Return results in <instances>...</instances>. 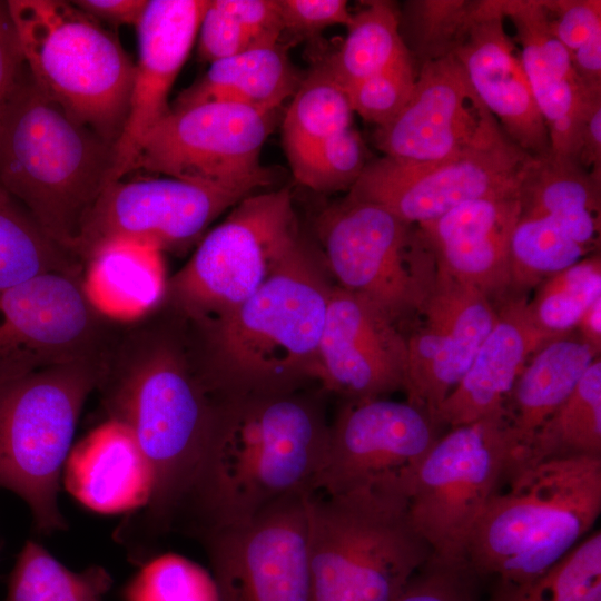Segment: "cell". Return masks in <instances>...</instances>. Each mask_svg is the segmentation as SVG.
<instances>
[{
	"label": "cell",
	"instance_id": "74e56055",
	"mask_svg": "<svg viewBox=\"0 0 601 601\" xmlns=\"http://www.w3.org/2000/svg\"><path fill=\"white\" fill-rule=\"evenodd\" d=\"M600 297L601 260L593 255L541 283L529 307L543 331L560 337L575 328L584 311Z\"/></svg>",
	"mask_w": 601,
	"mask_h": 601
},
{
	"label": "cell",
	"instance_id": "ffe728a7",
	"mask_svg": "<svg viewBox=\"0 0 601 601\" xmlns=\"http://www.w3.org/2000/svg\"><path fill=\"white\" fill-rule=\"evenodd\" d=\"M491 114L481 104L454 55L423 62L400 114L376 127L384 156L432 162L464 149Z\"/></svg>",
	"mask_w": 601,
	"mask_h": 601
},
{
	"label": "cell",
	"instance_id": "e0dca14e",
	"mask_svg": "<svg viewBox=\"0 0 601 601\" xmlns=\"http://www.w3.org/2000/svg\"><path fill=\"white\" fill-rule=\"evenodd\" d=\"M248 195L173 177L111 181L85 221L76 255L85 263L96 246L115 238L142 242L161 252L185 249Z\"/></svg>",
	"mask_w": 601,
	"mask_h": 601
},
{
	"label": "cell",
	"instance_id": "9c48e42d",
	"mask_svg": "<svg viewBox=\"0 0 601 601\" xmlns=\"http://www.w3.org/2000/svg\"><path fill=\"white\" fill-rule=\"evenodd\" d=\"M299 240L288 188L250 194L199 240L166 297L205 327L252 296Z\"/></svg>",
	"mask_w": 601,
	"mask_h": 601
},
{
	"label": "cell",
	"instance_id": "d590c367",
	"mask_svg": "<svg viewBox=\"0 0 601 601\" xmlns=\"http://www.w3.org/2000/svg\"><path fill=\"white\" fill-rule=\"evenodd\" d=\"M485 601H601L600 530L532 578L519 582L494 581Z\"/></svg>",
	"mask_w": 601,
	"mask_h": 601
},
{
	"label": "cell",
	"instance_id": "f35d334b",
	"mask_svg": "<svg viewBox=\"0 0 601 601\" xmlns=\"http://www.w3.org/2000/svg\"><path fill=\"white\" fill-rule=\"evenodd\" d=\"M477 2L424 0L405 4L400 23L405 24L411 50L422 63L453 55L475 16Z\"/></svg>",
	"mask_w": 601,
	"mask_h": 601
},
{
	"label": "cell",
	"instance_id": "ac0fdd59",
	"mask_svg": "<svg viewBox=\"0 0 601 601\" xmlns=\"http://www.w3.org/2000/svg\"><path fill=\"white\" fill-rule=\"evenodd\" d=\"M415 315L418 325L405 336L403 391L407 402L434 418L493 328L497 308L486 295L437 268L434 286Z\"/></svg>",
	"mask_w": 601,
	"mask_h": 601
},
{
	"label": "cell",
	"instance_id": "30bf717a",
	"mask_svg": "<svg viewBox=\"0 0 601 601\" xmlns=\"http://www.w3.org/2000/svg\"><path fill=\"white\" fill-rule=\"evenodd\" d=\"M515 451L503 414L450 427L415 470L406 493L412 523L432 554L466 564L470 535Z\"/></svg>",
	"mask_w": 601,
	"mask_h": 601
},
{
	"label": "cell",
	"instance_id": "44dd1931",
	"mask_svg": "<svg viewBox=\"0 0 601 601\" xmlns=\"http://www.w3.org/2000/svg\"><path fill=\"white\" fill-rule=\"evenodd\" d=\"M208 1L147 2L136 27L139 58L128 116L114 146L111 181L130 174L144 138L170 111V89L191 50Z\"/></svg>",
	"mask_w": 601,
	"mask_h": 601
},
{
	"label": "cell",
	"instance_id": "b9f144b4",
	"mask_svg": "<svg viewBox=\"0 0 601 601\" xmlns=\"http://www.w3.org/2000/svg\"><path fill=\"white\" fill-rule=\"evenodd\" d=\"M415 79L413 59H407L345 88V92L353 112L381 127L404 108Z\"/></svg>",
	"mask_w": 601,
	"mask_h": 601
},
{
	"label": "cell",
	"instance_id": "7dc6e473",
	"mask_svg": "<svg viewBox=\"0 0 601 601\" xmlns=\"http://www.w3.org/2000/svg\"><path fill=\"white\" fill-rule=\"evenodd\" d=\"M250 37L253 45L278 42L283 32L278 0H215Z\"/></svg>",
	"mask_w": 601,
	"mask_h": 601
},
{
	"label": "cell",
	"instance_id": "f1b7e54d",
	"mask_svg": "<svg viewBox=\"0 0 601 601\" xmlns=\"http://www.w3.org/2000/svg\"><path fill=\"white\" fill-rule=\"evenodd\" d=\"M303 77L279 42L254 45L210 63L206 73L181 91L170 109L225 101L274 111L296 92Z\"/></svg>",
	"mask_w": 601,
	"mask_h": 601
},
{
	"label": "cell",
	"instance_id": "277c9868",
	"mask_svg": "<svg viewBox=\"0 0 601 601\" xmlns=\"http://www.w3.org/2000/svg\"><path fill=\"white\" fill-rule=\"evenodd\" d=\"M331 289L300 238L252 296L205 326L214 361L210 387L233 397L283 393L296 378H316Z\"/></svg>",
	"mask_w": 601,
	"mask_h": 601
},
{
	"label": "cell",
	"instance_id": "603a6c76",
	"mask_svg": "<svg viewBox=\"0 0 601 601\" xmlns=\"http://www.w3.org/2000/svg\"><path fill=\"white\" fill-rule=\"evenodd\" d=\"M519 194L464 203L418 225L437 268L491 300L510 292V243L520 219Z\"/></svg>",
	"mask_w": 601,
	"mask_h": 601
},
{
	"label": "cell",
	"instance_id": "ba28073f",
	"mask_svg": "<svg viewBox=\"0 0 601 601\" xmlns=\"http://www.w3.org/2000/svg\"><path fill=\"white\" fill-rule=\"evenodd\" d=\"M102 355L0 381V489L26 502L42 534L67 528L60 476L82 407L99 386Z\"/></svg>",
	"mask_w": 601,
	"mask_h": 601
},
{
	"label": "cell",
	"instance_id": "f907efd6",
	"mask_svg": "<svg viewBox=\"0 0 601 601\" xmlns=\"http://www.w3.org/2000/svg\"><path fill=\"white\" fill-rule=\"evenodd\" d=\"M148 1L145 0H77L72 1L80 10L114 26H135L139 23Z\"/></svg>",
	"mask_w": 601,
	"mask_h": 601
},
{
	"label": "cell",
	"instance_id": "5bb4252c",
	"mask_svg": "<svg viewBox=\"0 0 601 601\" xmlns=\"http://www.w3.org/2000/svg\"><path fill=\"white\" fill-rule=\"evenodd\" d=\"M309 494L201 532L219 601H309Z\"/></svg>",
	"mask_w": 601,
	"mask_h": 601
},
{
	"label": "cell",
	"instance_id": "836d02e7",
	"mask_svg": "<svg viewBox=\"0 0 601 601\" xmlns=\"http://www.w3.org/2000/svg\"><path fill=\"white\" fill-rule=\"evenodd\" d=\"M111 584L102 566L73 572L41 544L28 541L10 573L4 601H102Z\"/></svg>",
	"mask_w": 601,
	"mask_h": 601
},
{
	"label": "cell",
	"instance_id": "1f68e13d",
	"mask_svg": "<svg viewBox=\"0 0 601 601\" xmlns=\"http://www.w3.org/2000/svg\"><path fill=\"white\" fill-rule=\"evenodd\" d=\"M339 49L322 60L345 89L398 62L412 59L400 30V12L391 1H371L352 16Z\"/></svg>",
	"mask_w": 601,
	"mask_h": 601
},
{
	"label": "cell",
	"instance_id": "d6a6232c",
	"mask_svg": "<svg viewBox=\"0 0 601 601\" xmlns=\"http://www.w3.org/2000/svg\"><path fill=\"white\" fill-rule=\"evenodd\" d=\"M82 270V262L48 237L0 187V290L46 273Z\"/></svg>",
	"mask_w": 601,
	"mask_h": 601
},
{
	"label": "cell",
	"instance_id": "c3c4849f",
	"mask_svg": "<svg viewBox=\"0 0 601 601\" xmlns=\"http://www.w3.org/2000/svg\"><path fill=\"white\" fill-rule=\"evenodd\" d=\"M575 164L601 179V89L585 90L580 118Z\"/></svg>",
	"mask_w": 601,
	"mask_h": 601
},
{
	"label": "cell",
	"instance_id": "2e32d148",
	"mask_svg": "<svg viewBox=\"0 0 601 601\" xmlns=\"http://www.w3.org/2000/svg\"><path fill=\"white\" fill-rule=\"evenodd\" d=\"M442 426L423 408L382 397L353 400L328 430L314 492L397 481L405 490Z\"/></svg>",
	"mask_w": 601,
	"mask_h": 601
},
{
	"label": "cell",
	"instance_id": "9a60e30c",
	"mask_svg": "<svg viewBox=\"0 0 601 601\" xmlns=\"http://www.w3.org/2000/svg\"><path fill=\"white\" fill-rule=\"evenodd\" d=\"M82 274L46 273L0 290V381L100 354L101 317Z\"/></svg>",
	"mask_w": 601,
	"mask_h": 601
},
{
	"label": "cell",
	"instance_id": "4fadbf2b",
	"mask_svg": "<svg viewBox=\"0 0 601 601\" xmlns=\"http://www.w3.org/2000/svg\"><path fill=\"white\" fill-rule=\"evenodd\" d=\"M273 119L274 111L225 101L170 109L144 138L130 173L253 194L275 176L259 160Z\"/></svg>",
	"mask_w": 601,
	"mask_h": 601
},
{
	"label": "cell",
	"instance_id": "681fc988",
	"mask_svg": "<svg viewBox=\"0 0 601 601\" xmlns=\"http://www.w3.org/2000/svg\"><path fill=\"white\" fill-rule=\"evenodd\" d=\"M24 68L7 1H0V121Z\"/></svg>",
	"mask_w": 601,
	"mask_h": 601
},
{
	"label": "cell",
	"instance_id": "e575fe53",
	"mask_svg": "<svg viewBox=\"0 0 601 601\" xmlns=\"http://www.w3.org/2000/svg\"><path fill=\"white\" fill-rule=\"evenodd\" d=\"M520 218L600 214L601 179L551 152L533 157L519 188Z\"/></svg>",
	"mask_w": 601,
	"mask_h": 601
},
{
	"label": "cell",
	"instance_id": "4dcf8cb0",
	"mask_svg": "<svg viewBox=\"0 0 601 601\" xmlns=\"http://www.w3.org/2000/svg\"><path fill=\"white\" fill-rule=\"evenodd\" d=\"M352 119L345 89L318 61L303 77L283 120V145L293 173L324 141L352 127Z\"/></svg>",
	"mask_w": 601,
	"mask_h": 601
},
{
	"label": "cell",
	"instance_id": "7402d4cb",
	"mask_svg": "<svg viewBox=\"0 0 601 601\" xmlns=\"http://www.w3.org/2000/svg\"><path fill=\"white\" fill-rule=\"evenodd\" d=\"M504 20L499 0L479 1L453 55L481 104L508 137L530 156L543 157L550 154L549 132Z\"/></svg>",
	"mask_w": 601,
	"mask_h": 601
},
{
	"label": "cell",
	"instance_id": "484cf974",
	"mask_svg": "<svg viewBox=\"0 0 601 601\" xmlns=\"http://www.w3.org/2000/svg\"><path fill=\"white\" fill-rule=\"evenodd\" d=\"M62 472L69 493L99 513L136 512L152 491L151 467L137 440L112 418L71 447Z\"/></svg>",
	"mask_w": 601,
	"mask_h": 601
},
{
	"label": "cell",
	"instance_id": "52a82bcc",
	"mask_svg": "<svg viewBox=\"0 0 601 601\" xmlns=\"http://www.w3.org/2000/svg\"><path fill=\"white\" fill-rule=\"evenodd\" d=\"M7 6L37 87L115 146L136 68L117 36L72 1L9 0Z\"/></svg>",
	"mask_w": 601,
	"mask_h": 601
},
{
	"label": "cell",
	"instance_id": "bcb514c9",
	"mask_svg": "<svg viewBox=\"0 0 601 601\" xmlns=\"http://www.w3.org/2000/svg\"><path fill=\"white\" fill-rule=\"evenodd\" d=\"M283 31L298 38L317 37L326 28L348 26L352 13L344 0H278Z\"/></svg>",
	"mask_w": 601,
	"mask_h": 601
},
{
	"label": "cell",
	"instance_id": "6da1fadb",
	"mask_svg": "<svg viewBox=\"0 0 601 601\" xmlns=\"http://www.w3.org/2000/svg\"><path fill=\"white\" fill-rule=\"evenodd\" d=\"M98 388L109 418L134 434L152 472L148 503L116 531L131 560H149V545L178 513L190 509L213 437L217 403L173 344L134 332L104 351Z\"/></svg>",
	"mask_w": 601,
	"mask_h": 601
},
{
	"label": "cell",
	"instance_id": "d4e9b609",
	"mask_svg": "<svg viewBox=\"0 0 601 601\" xmlns=\"http://www.w3.org/2000/svg\"><path fill=\"white\" fill-rule=\"evenodd\" d=\"M512 22L521 63L549 132L550 152L575 162L584 104L570 52L553 33L542 0H499Z\"/></svg>",
	"mask_w": 601,
	"mask_h": 601
},
{
	"label": "cell",
	"instance_id": "83f0119b",
	"mask_svg": "<svg viewBox=\"0 0 601 601\" xmlns=\"http://www.w3.org/2000/svg\"><path fill=\"white\" fill-rule=\"evenodd\" d=\"M598 357L599 354L581 338L561 336L546 342L531 356L503 410L515 446L512 461L572 394Z\"/></svg>",
	"mask_w": 601,
	"mask_h": 601
},
{
	"label": "cell",
	"instance_id": "8fae6325",
	"mask_svg": "<svg viewBox=\"0 0 601 601\" xmlns=\"http://www.w3.org/2000/svg\"><path fill=\"white\" fill-rule=\"evenodd\" d=\"M317 234L338 286L394 323L415 315L434 286L437 264L424 234L383 206L346 196L319 216Z\"/></svg>",
	"mask_w": 601,
	"mask_h": 601
},
{
	"label": "cell",
	"instance_id": "d6986e66",
	"mask_svg": "<svg viewBox=\"0 0 601 601\" xmlns=\"http://www.w3.org/2000/svg\"><path fill=\"white\" fill-rule=\"evenodd\" d=\"M406 341L395 323L366 298L332 287L318 346L316 378L353 400L404 388Z\"/></svg>",
	"mask_w": 601,
	"mask_h": 601
},
{
	"label": "cell",
	"instance_id": "7a4b0ae2",
	"mask_svg": "<svg viewBox=\"0 0 601 601\" xmlns=\"http://www.w3.org/2000/svg\"><path fill=\"white\" fill-rule=\"evenodd\" d=\"M328 430L315 405L283 393L217 403L190 508L200 533L247 520L288 495L314 493Z\"/></svg>",
	"mask_w": 601,
	"mask_h": 601
},
{
	"label": "cell",
	"instance_id": "816d5d0a",
	"mask_svg": "<svg viewBox=\"0 0 601 601\" xmlns=\"http://www.w3.org/2000/svg\"><path fill=\"white\" fill-rule=\"evenodd\" d=\"M577 328L581 339L597 354L601 351V297L594 300L582 314Z\"/></svg>",
	"mask_w": 601,
	"mask_h": 601
},
{
	"label": "cell",
	"instance_id": "7c38bea8",
	"mask_svg": "<svg viewBox=\"0 0 601 601\" xmlns=\"http://www.w3.org/2000/svg\"><path fill=\"white\" fill-rule=\"evenodd\" d=\"M532 158L491 115L476 137L447 158L412 162L382 156L368 161L347 196L418 226L471 200L518 195Z\"/></svg>",
	"mask_w": 601,
	"mask_h": 601
},
{
	"label": "cell",
	"instance_id": "ab89813d",
	"mask_svg": "<svg viewBox=\"0 0 601 601\" xmlns=\"http://www.w3.org/2000/svg\"><path fill=\"white\" fill-rule=\"evenodd\" d=\"M122 597L125 601H219L213 575L176 554L145 562Z\"/></svg>",
	"mask_w": 601,
	"mask_h": 601
},
{
	"label": "cell",
	"instance_id": "f546056e",
	"mask_svg": "<svg viewBox=\"0 0 601 601\" xmlns=\"http://www.w3.org/2000/svg\"><path fill=\"white\" fill-rule=\"evenodd\" d=\"M577 456H601L600 357L589 366L565 402L536 431L528 447L511 462L509 471Z\"/></svg>",
	"mask_w": 601,
	"mask_h": 601
},
{
	"label": "cell",
	"instance_id": "f6af8a7d",
	"mask_svg": "<svg viewBox=\"0 0 601 601\" xmlns=\"http://www.w3.org/2000/svg\"><path fill=\"white\" fill-rule=\"evenodd\" d=\"M198 57L209 63L235 56L254 46L238 22L209 0L198 29Z\"/></svg>",
	"mask_w": 601,
	"mask_h": 601
},
{
	"label": "cell",
	"instance_id": "7bdbcfd3",
	"mask_svg": "<svg viewBox=\"0 0 601 601\" xmlns=\"http://www.w3.org/2000/svg\"><path fill=\"white\" fill-rule=\"evenodd\" d=\"M477 580L467 564H450L432 554L393 601H480Z\"/></svg>",
	"mask_w": 601,
	"mask_h": 601
},
{
	"label": "cell",
	"instance_id": "ee69618b",
	"mask_svg": "<svg viewBox=\"0 0 601 601\" xmlns=\"http://www.w3.org/2000/svg\"><path fill=\"white\" fill-rule=\"evenodd\" d=\"M551 29L570 55L601 35L600 0H542Z\"/></svg>",
	"mask_w": 601,
	"mask_h": 601
},
{
	"label": "cell",
	"instance_id": "60d3db41",
	"mask_svg": "<svg viewBox=\"0 0 601 601\" xmlns=\"http://www.w3.org/2000/svg\"><path fill=\"white\" fill-rule=\"evenodd\" d=\"M367 162L362 136L349 127L324 141L293 174L315 191H336L351 189Z\"/></svg>",
	"mask_w": 601,
	"mask_h": 601
},
{
	"label": "cell",
	"instance_id": "3957f363",
	"mask_svg": "<svg viewBox=\"0 0 601 601\" xmlns=\"http://www.w3.org/2000/svg\"><path fill=\"white\" fill-rule=\"evenodd\" d=\"M112 169L114 145L47 97L24 68L0 121V187L77 256Z\"/></svg>",
	"mask_w": 601,
	"mask_h": 601
},
{
	"label": "cell",
	"instance_id": "cb8c5ba5",
	"mask_svg": "<svg viewBox=\"0 0 601 601\" xmlns=\"http://www.w3.org/2000/svg\"><path fill=\"white\" fill-rule=\"evenodd\" d=\"M553 338L536 324L524 295L505 297L493 328L461 381L439 406L435 421L450 428L503 414L525 364Z\"/></svg>",
	"mask_w": 601,
	"mask_h": 601
},
{
	"label": "cell",
	"instance_id": "5b68a950",
	"mask_svg": "<svg viewBox=\"0 0 601 601\" xmlns=\"http://www.w3.org/2000/svg\"><path fill=\"white\" fill-rule=\"evenodd\" d=\"M467 543L481 578L519 582L549 569L590 532L601 513V456L538 462L508 472Z\"/></svg>",
	"mask_w": 601,
	"mask_h": 601
},
{
	"label": "cell",
	"instance_id": "8992f818",
	"mask_svg": "<svg viewBox=\"0 0 601 601\" xmlns=\"http://www.w3.org/2000/svg\"><path fill=\"white\" fill-rule=\"evenodd\" d=\"M309 601H393L432 555L400 482L307 499Z\"/></svg>",
	"mask_w": 601,
	"mask_h": 601
},
{
	"label": "cell",
	"instance_id": "8d00e7d4",
	"mask_svg": "<svg viewBox=\"0 0 601 601\" xmlns=\"http://www.w3.org/2000/svg\"><path fill=\"white\" fill-rule=\"evenodd\" d=\"M590 249L549 217L520 218L510 243V290L516 294L543 283Z\"/></svg>",
	"mask_w": 601,
	"mask_h": 601
},
{
	"label": "cell",
	"instance_id": "4316f807",
	"mask_svg": "<svg viewBox=\"0 0 601 601\" xmlns=\"http://www.w3.org/2000/svg\"><path fill=\"white\" fill-rule=\"evenodd\" d=\"M81 285L101 317L138 321L166 297L168 279L162 252L134 239L106 240L85 259Z\"/></svg>",
	"mask_w": 601,
	"mask_h": 601
}]
</instances>
